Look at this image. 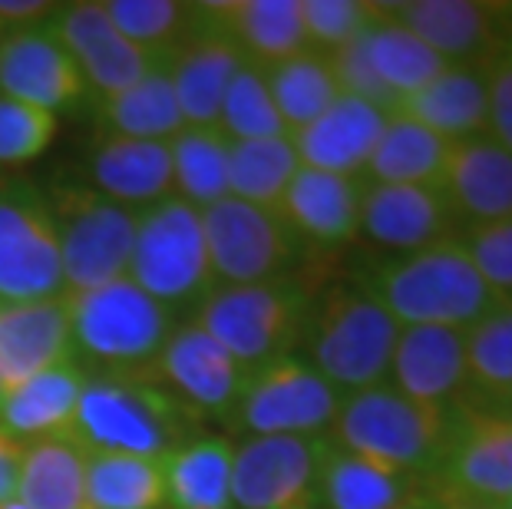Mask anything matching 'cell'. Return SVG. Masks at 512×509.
<instances>
[{
  "instance_id": "obj_1",
  "label": "cell",
  "mask_w": 512,
  "mask_h": 509,
  "mask_svg": "<svg viewBox=\"0 0 512 509\" xmlns=\"http://www.w3.org/2000/svg\"><path fill=\"white\" fill-rule=\"evenodd\" d=\"M73 361L86 374H119L149 381L179 318L149 298L133 278L90 291H67Z\"/></svg>"
},
{
  "instance_id": "obj_2",
  "label": "cell",
  "mask_w": 512,
  "mask_h": 509,
  "mask_svg": "<svg viewBox=\"0 0 512 509\" xmlns=\"http://www.w3.org/2000/svg\"><path fill=\"white\" fill-rule=\"evenodd\" d=\"M361 281L400 328L437 324L466 331L499 305L460 245V235L420 252L380 258Z\"/></svg>"
},
{
  "instance_id": "obj_3",
  "label": "cell",
  "mask_w": 512,
  "mask_h": 509,
  "mask_svg": "<svg viewBox=\"0 0 512 509\" xmlns=\"http://www.w3.org/2000/svg\"><path fill=\"white\" fill-rule=\"evenodd\" d=\"M453 420L456 407L420 404L394 384H377L344 394L328 440L347 453L430 483L453 437Z\"/></svg>"
},
{
  "instance_id": "obj_4",
  "label": "cell",
  "mask_w": 512,
  "mask_h": 509,
  "mask_svg": "<svg viewBox=\"0 0 512 509\" xmlns=\"http://www.w3.org/2000/svg\"><path fill=\"white\" fill-rule=\"evenodd\" d=\"M195 414L143 377L86 374L70 437L86 453L166 460L192 440Z\"/></svg>"
},
{
  "instance_id": "obj_5",
  "label": "cell",
  "mask_w": 512,
  "mask_h": 509,
  "mask_svg": "<svg viewBox=\"0 0 512 509\" xmlns=\"http://www.w3.org/2000/svg\"><path fill=\"white\" fill-rule=\"evenodd\" d=\"M400 324L361 278L328 288L304 324L308 364L341 394L387 384Z\"/></svg>"
},
{
  "instance_id": "obj_6",
  "label": "cell",
  "mask_w": 512,
  "mask_h": 509,
  "mask_svg": "<svg viewBox=\"0 0 512 509\" xmlns=\"http://www.w3.org/2000/svg\"><path fill=\"white\" fill-rule=\"evenodd\" d=\"M311 295L298 278L258 285H215L192 321L212 334L248 371L294 354L311 314Z\"/></svg>"
},
{
  "instance_id": "obj_7",
  "label": "cell",
  "mask_w": 512,
  "mask_h": 509,
  "mask_svg": "<svg viewBox=\"0 0 512 509\" xmlns=\"http://www.w3.org/2000/svg\"><path fill=\"white\" fill-rule=\"evenodd\" d=\"M129 278L176 318H192L219 285L205 245L202 212L176 196L139 212Z\"/></svg>"
},
{
  "instance_id": "obj_8",
  "label": "cell",
  "mask_w": 512,
  "mask_h": 509,
  "mask_svg": "<svg viewBox=\"0 0 512 509\" xmlns=\"http://www.w3.org/2000/svg\"><path fill=\"white\" fill-rule=\"evenodd\" d=\"M47 205L57 225L67 291H90L129 275L139 212L123 209L90 186L53 189Z\"/></svg>"
},
{
  "instance_id": "obj_9",
  "label": "cell",
  "mask_w": 512,
  "mask_h": 509,
  "mask_svg": "<svg viewBox=\"0 0 512 509\" xmlns=\"http://www.w3.org/2000/svg\"><path fill=\"white\" fill-rule=\"evenodd\" d=\"M344 394L304 357H278L248 374L232 427L248 437H328Z\"/></svg>"
},
{
  "instance_id": "obj_10",
  "label": "cell",
  "mask_w": 512,
  "mask_h": 509,
  "mask_svg": "<svg viewBox=\"0 0 512 509\" xmlns=\"http://www.w3.org/2000/svg\"><path fill=\"white\" fill-rule=\"evenodd\" d=\"M67 291L47 196L24 179L0 182V301H40Z\"/></svg>"
},
{
  "instance_id": "obj_11",
  "label": "cell",
  "mask_w": 512,
  "mask_h": 509,
  "mask_svg": "<svg viewBox=\"0 0 512 509\" xmlns=\"http://www.w3.org/2000/svg\"><path fill=\"white\" fill-rule=\"evenodd\" d=\"M202 232L219 285L288 278L301 255V238L275 209H258L232 196L202 212Z\"/></svg>"
},
{
  "instance_id": "obj_12",
  "label": "cell",
  "mask_w": 512,
  "mask_h": 509,
  "mask_svg": "<svg viewBox=\"0 0 512 509\" xmlns=\"http://www.w3.org/2000/svg\"><path fill=\"white\" fill-rule=\"evenodd\" d=\"M328 437H245L232 457V509H318Z\"/></svg>"
},
{
  "instance_id": "obj_13",
  "label": "cell",
  "mask_w": 512,
  "mask_h": 509,
  "mask_svg": "<svg viewBox=\"0 0 512 509\" xmlns=\"http://www.w3.org/2000/svg\"><path fill=\"white\" fill-rule=\"evenodd\" d=\"M248 367H242L209 331L182 318L169 334L149 381L169 391L195 417H215L232 424L238 397L245 391Z\"/></svg>"
},
{
  "instance_id": "obj_14",
  "label": "cell",
  "mask_w": 512,
  "mask_h": 509,
  "mask_svg": "<svg viewBox=\"0 0 512 509\" xmlns=\"http://www.w3.org/2000/svg\"><path fill=\"white\" fill-rule=\"evenodd\" d=\"M47 27L73 57L76 70L83 73L86 90L96 100L123 93L129 86L143 83L149 73L166 67L159 57H152V53L119 34L100 0L60 4Z\"/></svg>"
},
{
  "instance_id": "obj_15",
  "label": "cell",
  "mask_w": 512,
  "mask_h": 509,
  "mask_svg": "<svg viewBox=\"0 0 512 509\" xmlns=\"http://www.w3.org/2000/svg\"><path fill=\"white\" fill-rule=\"evenodd\" d=\"M427 486L489 503L512 500V417L493 407L456 404L453 437Z\"/></svg>"
},
{
  "instance_id": "obj_16",
  "label": "cell",
  "mask_w": 512,
  "mask_h": 509,
  "mask_svg": "<svg viewBox=\"0 0 512 509\" xmlns=\"http://www.w3.org/2000/svg\"><path fill=\"white\" fill-rule=\"evenodd\" d=\"M86 93L83 73L47 24L0 34V96L60 113Z\"/></svg>"
},
{
  "instance_id": "obj_17",
  "label": "cell",
  "mask_w": 512,
  "mask_h": 509,
  "mask_svg": "<svg viewBox=\"0 0 512 509\" xmlns=\"http://www.w3.org/2000/svg\"><path fill=\"white\" fill-rule=\"evenodd\" d=\"M361 235L390 255H407L456 235V215L437 186L364 182Z\"/></svg>"
},
{
  "instance_id": "obj_18",
  "label": "cell",
  "mask_w": 512,
  "mask_h": 509,
  "mask_svg": "<svg viewBox=\"0 0 512 509\" xmlns=\"http://www.w3.org/2000/svg\"><path fill=\"white\" fill-rule=\"evenodd\" d=\"M380 10L407 27L413 37L437 53L446 67L483 63L493 53L499 34V4H476V0H403V4H380Z\"/></svg>"
},
{
  "instance_id": "obj_19",
  "label": "cell",
  "mask_w": 512,
  "mask_h": 509,
  "mask_svg": "<svg viewBox=\"0 0 512 509\" xmlns=\"http://www.w3.org/2000/svg\"><path fill=\"white\" fill-rule=\"evenodd\" d=\"M73 357L67 298L0 301V391H17L34 374Z\"/></svg>"
},
{
  "instance_id": "obj_20",
  "label": "cell",
  "mask_w": 512,
  "mask_h": 509,
  "mask_svg": "<svg viewBox=\"0 0 512 509\" xmlns=\"http://www.w3.org/2000/svg\"><path fill=\"white\" fill-rule=\"evenodd\" d=\"M440 192L463 225L512 219V153L486 133L450 143Z\"/></svg>"
},
{
  "instance_id": "obj_21",
  "label": "cell",
  "mask_w": 512,
  "mask_h": 509,
  "mask_svg": "<svg viewBox=\"0 0 512 509\" xmlns=\"http://www.w3.org/2000/svg\"><path fill=\"white\" fill-rule=\"evenodd\" d=\"M387 384L420 404L456 407L466 391V334L437 324L400 328Z\"/></svg>"
},
{
  "instance_id": "obj_22",
  "label": "cell",
  "mask_w": 512,
  "mask_h": 509,
  "mask_svg": "<svg viewBox=\"0 0 512 509\" xmlns=\"http://www.w3.org/2000/svg\"><path fill=\"white\" fill-rule=\"evenodd\" d=\"M361 199L364 176H337L301 166L278 205V215L301 238V245H347L361 235Z\"/></svg>"
},
{
  "instance_id": "obj_23",
  "label": "cell",
  "mask_w": 512,
  "mask_h": 509,
  "mask_svg": "<svg viewBox=\"0 0 512 509\" xmlns=\"http://www.w3.org/2000/svg\"><path fill=\"white\" fill-rule=\"evenodd\" d=\"M245 63L248 60L232 43V37L199 17V30L192 34V40L179 53H172L166 63L185 126H219L225 90Z\"/></svg>"
},
{
  "instance_id": "obj_24",
  "label": "cell",
  "mask_w": 512,
  "mask_h": 509,
  "mask_svg": "<svg viewBox=\"0 0 512 509\" xmlns=\"http://www.w3.org/2000/svg\"><path fill=\"white\" fill-rule=\"evenodd\" d=\"M387 119L390 116L377 106L354 100V96H337L314 123L291 133V146L301 166L308 169L337 172V176H364Z\"/></svg>"
},
{
  "instance_id": "obj_25",
  "label": "cell",
  "mask_w": 512,
  "mask_h": 509,
  "mask_svg": "<svg viewBox=\"0 0 512 509\" xmlns=\"http://www.w3.org/2000/svg\"><path fill=\"white\" fill-rule=\"evenodd\" d=\"M90 189L129 212H146L152 205L172 199V156L169 143L149 139L103 136L93 143Z\"/></svg>"
},
{
  "instance_id": "obj_26",
  "label": "cell",
  "mask_w": 512,
  "mask_h": 509,
  "mask_svg": "<svg viewBox=\"0 0 512 509\" xmlns=\"http://www.w3.org/2000/svg\"><path fill=\"white\" fill-rule=\"evenodd\" d=\"M199 17L242 50L255 67H275L308 50L301 24V0H228V4H195Z\"/></svg>"
},
{
  "instance_id": "obj_27",
  "label": "cell",
  "mask_w": 512,
  "mask_h": 509,
  "mask_svg": "<svg viewBox=\"0 0 512 509\" xmlns=\"http://www.w3.org/2000/svg\"><path fill=\"white\" fill-rule=\"evenodd\" d=\"M83 387L86 371L73 357L63 364H53L0 400V427L14 433L20 443L67 440Z\"/></svg>"
},
{
  "instance_id": "obj_28",
  "label": "cell",
  "mask_w": 512,
  "mask_h": 509,
  "mask_svg": "<svg viewBox=\"0 0 512 509\" xmlns=\"http://www.w3.org/2000/svg\"><path fill=\"white\" fill-rule=\"evenodd\" d=\"M390 116H403L440 136L443 143H460L486 133V77L483 63L446 67L417 93L403 96Z\"/></svg>"
},
{
  "instance_id": "obj_29",
  "label": "cell",
  "mask_w": 512,
  "mask_h": 509,
  "mask_svg": "<svg viewBox=\"0 0 512 509\" xmlns=\"http://www.w3.org/2000/svg\"><path fill=\"white\" fill-rule=\"evenodd\" d=\"M427 483L341 447H328L318 476V509H400Z\"/></svg>"
},
{
  "instance_id": "obj_30",
  "label": "cell",
  "mask_w": 512,
  "mask_h": 509,
  "mask_svg": "<svg viewBox=\"0 0 512 509\" xmlns=\"http://www.w3.org/2000/svg\"><path fill=\"white\" fill-rule=\"evenodd\" d=\"M235 443L225 437H192L162 460L169 509H232Z\"/></svg>"
},
{
  "instance_id": "obj_31",
  "label": "cell",
  "mask_w": 512,
  "mask_h": 509,
  "mask_svg": "<svg viewBox=\"0 0 512 509\" xmlns=\"http://www.w3.org/2000/svg\"><path fill=\"white\" fill-rule=\"evenodd\" d=\"M96 119L103 126V136L149 139V143H169L185 129L166 67L123 93L96 100Z\"/></svg>"
},
{
  "instance_id": "obj_32",
  "label": "cell",
  "mask_w": 512,
  "mask_h": 509,
  "mask_svg": "<svg viewBox=\"0 0 512 509\" xmlns=\"http://www.w3.org/2000/svg\"><path fill=\"white\" fill-rule=\"evenodd\" d=\"M86 460L90 453L73 440L27 443L17 500L30 509H90L86 503Z\"/></svg>"
},
{
  "instance_id": "obj_33",
  "label": "cell",
  "mask_w": 512,
  "mask_h": 509,
  "mask_svg": "<svg viewBox=\"0 0 512 509\" xmlns=\"http://www.w3.org/2000/svg\"><path fill=\"white\" fill-rule=\"evenodd\" d=\"M446 153H450V143H443L440 136L427 133L423 126L403 116H390L364 169V182L440 189Z\"/></svg>"
},
{
  "instance_id": "obj_34",
  "label": "cell",
  "mask_w": 512,
  "mask_h": 509,
  "mask_svg": "<svg viewBox=\"0 0 512 509\" xmlns=\"http://www.w3.org/2000/svg\"><path fill=\"white\" fill-rule=\"evenodd\" d=\"M364 50L380 83L397 96L417 93L420 86H427L433 77H440L446 63L433 53L427 43H420L407 27H400L397 20H390L380 4H374V17L364 27Z\"/></svg>"
},
{
  "instance_id": "obj_35",
  "label": "cell",
  "mask_w": 512,
  "mask_h": 509,
  "mask_svg": "<svg viewBox=\"0 0 512 509\" xmlns=\"http://www.w3.org/2000/svg\"><path fill=\"white\" fill-rule=\"evenodd\" d=\"M172 196L192 209H212L228 199V139L219 126H185L169 139Z\"/></svg>"
},
{
  "instance_id": "obj_36",
  "label": "cell",
  "mask_w": 512,
  "mask_h": 509,
  "mask_svg": "<svg viewBox=\"0 0 512 509\" xmlns=\"http://www.w3.org/2000/svg\"><path fill=\"white\" fill-rule=\"evenodd\" d=\"M298 169L301 159L294 153L291 136L228 143V196L278 212Z\"/></svg>"
},
{
  "instance_id": "obj_37",
  "label": "cell",
  "mask_w": 512,
  "mask_h": 509,
  "mask_svg": "<svg viewBox=\"0 0 512 509\" xmlns=\"http://www.w3.org/2000/svg\"><path fill=\"white\" fill-rule=\"evenodd\" d=\"M86 503L90 509H169L162 460L90 453Z\"/></svg>"
},
{
  "instance_id": "obj_38",
  "label": "cell",
  "mask_w": 512,
  "mask_h": 509,
  "mask_svg": "<svg viewBox=\"0 0 512 509\" xmlns=\"http://www.w3.org/2000/svg\"><path fill=\"white\" fill-rule=\"evenodd\" d=\"M265 80L288 136L314 123L341 96L334 83V73L328 67V57H321L314 50H304L298 57L268 67Z\"/></svg>"
},
{
  "instance_id": "obj_39",
  "label": "cell",
  "mask_w": 512,
  "mask_h": 509,
  "mask_svg": "<svg viewBox=\"0 0 512 509\" xmlns=\"http://www.w3.org/2000/svg\"><path fill=\"white\" fill-rule=\"evenodd\" d=\"M103 7L119 34L162 63H169L199 30L195 4L179 0H106Z\"/></svg>"
},
{
  "instance_id": "obj_40",
  "label": "cell",
  "mask_w": 512,
  "mask_h": 509,
  "mask_svg": "<svg viewBox=\"0 0 512 509\" xmlns=\"http://www.w3.org/2000/svg\"><path fill=\"white\" fill-rule=\"evenodd\" d=\"M463 334L466 391L473 387L479 397H486V404H493L512 387V301H499Z\"/></svg>"
},
{
  "instance_id": "obj_41",
  "label": "cell",
  "mask_w": 512,
  "mask_h": 509,
  "mask_svg": "<svg viewBox=\"0 0 512 509\" xmlns=\"http://www.w3.org/2000/svg\"><path fill=\"white\" fill-rule=\"evenodd\" d=\"M219 129L228 143H245V139H271V136H288L285 123L275 110V100L268 93L265 67L245 63L235 73V80L228 83Z\"/></svg>"
},
{
  "instance_id": "obj_42",
  "label": "cell",
  "mask_w": 512,
  "mask_h": 509,
  "mask_svg": "<svg viewBox=\"0 0 512 509\" xmlns=\"http://www.w3.org/2000/svg\"><path fill=\"white\" fill-rule=\"evenodd\" d=\"M57 129V113L0 96V166H24V162L47 153Z\"/></svg>"
},
{
  "instance_id": "obj_43",
  "label": "cell",
  "mask_w": 512,
  "mask_h": 509,
  "mask_svg": "<svg viewBox=\"0 0 512 509\" xmlns=\"http://www.w3.org/2000/svg\"><path fill=\"white\" fill-rule=\"evenodd\" d=\"M370 17H374V4H364V0H301L304 40H308V50L321 57L361 37Z\"/></svg>"
},
{
  "instance_id": "obj_44",
  "label": "cell",
  "mask_w": 512,
  "mask_h": 509,
  "mask_svg": "<svg viewBox=\"0 0 512 509\" xmlns=\"http://www.w3.org/2000/svg\"><path fill=\"white\" fill-rule=\"evenodd\" d=\"M460 245L466 248L489 291L499 301H512V219L466 225L460 232Z\"/></svg>"
},
{
  "instance_id": "obj_45",
  "label": "cell",
  "mask_w": 512,
  "mask_h": 509,
  "mask_svg": "<svg viewBox=\"0 0 512 509\" xmlns=\"http://www.w3.org/2000/svg\"><path fill=\"white\" fill-rule=\"evenodd\" d=\"M328 67L334 73V83H337V90H341V96H354V100L377 106V110H384L387 116L394 113L397 96L380 83L374 67H370L367 50H364V34L347 43V47L328 53Z\"/></svg>"
},
{
  "instance_id": "obj_46",
  "label": "cell",
  "mask_w": 512,
  "mask_h": 509,
  "mask_svg": "<svg viewBox=\"0 0 512 509\" xmlns=\"http://www.w3.org/2000/svg\"><path fill=\"white\" fill-rule=\"evenodd\" d=\"M486 77V136L512 153V43L499 47L483 60Z\"/></svg>"
},
{
  "instance_id": "obj_47",
  "label": "cell",
  "mask_w": 512,
  "mask_h": 509,
  "mask_svg": "<svg viewBox=\"0 0 512 509\" xmlns=\"http://www.w3.org/2000/svg\"><path fill=\"white\" fill-rule=\"evenodd\" d=\"M60 4H47V0H0V34L7 27L14 30H30L50 24Z\"/></svg>"
},
{
  "instance_id": "obj_48",
  "label": "cell",
  "mask_w": 512,
  "mask_h": 509,
  "mask_svg": "<svg viewBox=\"0 0 512 509\" xmlns=\"http://www.w3.org/2000/svg\"><path fill=\"white\" fill-rule=\"evenodd\" d=\"M24 450L27 443H20L14 433L0 427V503L14 500L17 483H20V467H24Z\"/></svg>"
},
{
  "instance_id": "obj_49",
  "label": "cell",
  "mask_w": 512,
  "mask_h": 509,
  "mask_svg": "<svg viewBox=\"0 0 512 509\" xmlns=\"http://www.w3.org/2000/svg\"><path fill=\"white\" fill-rule=\"evenodd\" d=\"M427 490H430V509H503V503L476 500V496L440 490V486H427Z\"/></svg>"
},
{
  "instance_id": "obj_50",
  "label": "cell",
  "mask_w": 512,
  "mask_h": 509,
  "mask_svg": "<svg viewBox=\"0 0 512 509\" xmlns=\"http://www.w3.org/2000/svg\"><path fill=\"white\" fill-rule=\"evenodd\" d=\"M499 34H503L506 43H512V4H499Z\"/></svg>"
},
{
  "instance_id": "obj_51",
  "label": "cell",
  "mask_w": 512,
  "mask_h": 509,
  "mask_svg": "<svg viewBox=\"0 0 512 509\" xmlns=\"http://www.w3.org/2000/svg\"><path fill=\"white\" fill-rule=\"evenodd\" d=\"M486 407H493V410H503V414H509V417H512V387H509L506 394H499V397L493 400V404H486Z\"/></svg>"
},
{
  "instance_id": "obj_52",
  "label": "cell",
  "mask_w": 512,
  "mask_h": 509,
  "mask_svg": "<svg viewBox=\"0 0 512 509\" xmlns=\"http://www.w3.org/2000/svg\"><path fill=\"white\" fill-rule=\"evenodd\" d=\"M400 509H430V490H423L417 500H410V503H403Z\"/></svg>"
},
{
  "instance_id": "obj_53",
  "label": "cell",
  "mask_w": 512,
  "mask_h": 509,
  "mask_svg": "<svg viewBox=\"0 0 512 509\" xmlns=\"http://www.w3.org/2000/svg\"><path fill=\"white\" fill-rule=\"evenodd\" d=\"M0 509H30V506H27V503H20V500H17V496H14V500L0 503Z\"/></svg>"
},
{
  "instance_id": "obj_54",
  "label": "cell",
  "mask_w": 512,
  "mask_h": 509,
  "mask_svg": "<svg viewBox=\"0 0 512 509\" xmlns=\"http://www.w3.org/2000/svg\"><path fill=\"white\" fill-rule=\"evenodd\" d=\"M503 509H512V500H509V503H503Z\"/></svg>"
},
{
  "instance_id": "obj_55",
  "label": "cell",
  "mask_w": 512,
  "mask_h": 509,
  "mask_svg": "<svg viewBox=\"0 0 512 509\" xmlns=\"http://www.w3.org/2000/svg\"><path fill=\"white\" fill-rule=\"evenodd\" d=\"M0 400H4V391H0Z\"/></svg>"
}]
</instances>
